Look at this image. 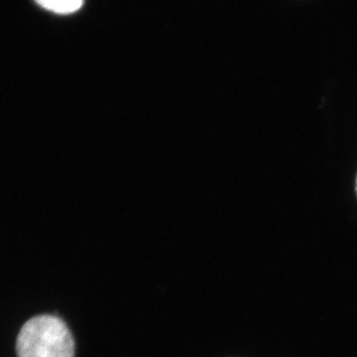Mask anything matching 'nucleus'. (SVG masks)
<instances>
[{"mask_svg": "<svg viewBox=\"0 0 357 357\" xmlns=\"http://www.w3.org/2000/svg\"><path fill=\"white\" fill-rule=\"evenodd\" d=\"M18 357H74L75 342L69 328L57 317H35L21 328Z\"/></svg>", "mask_w": 357, "mask_h": 357, "instance_id": "nucleus-1", "label": "nucleus"}, {"mask_svg": "<svg viewBox=\"0 0 357 357\" xmlns=\"http://www.w3.org/2000/svg\"><path fill=\"white\" fill-rule=\"evenodd\" d=\"M40 6L57 14L76 13L83 6L84 0H35Z\"/></svg>", "mask_w": 357, "mask_h": 357, "instance_id": "nucleus-2", "label": "nucleus"}, {"mask_svg": "<svg viewBox=\"0 0 357 357\" xmlns=\"http://www.w3.org/2000/svg\"><path fill=\"white\" fill-rule=\"evenodd\" d=\"M356 192H357V178H356Z\"/></svg>", "mask_w": 357, "mask_h": 357, "instance_id": "nucleus-3", "label": "nucleus"}]
</instances>
